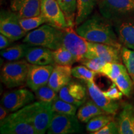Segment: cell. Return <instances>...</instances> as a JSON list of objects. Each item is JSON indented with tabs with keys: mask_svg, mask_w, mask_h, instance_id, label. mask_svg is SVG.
Instances as JSON below:
<instances>
[{
	"mask_svg": "<svg viewBox=\"0 0 134 134\" xmlns=\"http://www.w3.org/2000/svg\"><path fill=\"white\" fill-rule=\"evenodd\" d=\"M121 55L122 62L126 67L127 72L131 77L134 86V50L122 46Z\"/></svg>",
	"mask_w": 134,
	"mask_h": 134,
	"instance_id": "32",
	"label": "cell"
},
{
	"mask_svg": "<svg viewBox=\"0 0 134 134\" xmlns=\"http://www.w3.org/2000/svg\"><path fill=\"white\" fill-rule=\"evenodd\" d=\"M11 10L19 18L41 14V0H10Z\"/></svg>",
	"mask_w": 134,
	"mask_h": 134,
	"instance_id": "17",
	"label": "cell"
},
{
	"mask_svg": "<svg viewBox=\"0 0 134 134\" xmlns=\"http://www.w3.org/2000/svg\"><path fill=\"white\" fill-rule=\"evenodd\" d=\"M69 26H73L76 14V0H57Z\"/></svg>",
	"mask_w": 134,
	"mask_h": 134,
	"instance_id": "25",
	"label": "cell"
},
{
	"mask_svg": "<svg viewBox=\"0 0 134 134\" xmlns=\"http://www.w3.org/2000/svg\"><path fill=\"white\" fill-rule=\"evenodd\" d=\"M29 122L37 134H44L47 131L53 114L52 103L35 102L16 111Z\"/></svg>",
	"mask_w": 134,
	"mask_h": 134,
	"instance_id": "2",
	"label": "cell"
},
{
	"mask_svg": "<svg viewBox=\"0 0 134 134\" xmlns=\"http://www.w3.org/2000/svg\"><path fill=\"white\" fill-rule=\"evenodd\" d=\"M98 0H76L75 25L79 26L86 20L93 12Z\"/></svg>",
	"mask_w": 134,
	"mask_h": 134,
	"instance_id": "22",
	"label": "cell"
},
{
	"mask_svg": "<svg viewBox=\"0 0 134 134\" xmlns=\"http://www.w3.org/2000/svg\"><path fill=\"white\" fill-rule=\"evenodd\" d=\"M88 52L86 58L97 56L103 58L106 62L121 63V48L104 44V43H93L88 42Z\"/></svg>",
	"mask_w": 134,
	"mask_h": 134,
	"instance_id": "12",
	"label": "cell"
},
{
	"mask_svg": "<svg viewBox=\"0 0 134 134\" xmlns=\"http://www.w3.org/2000/svg\"><path fill=\"white\" fill-rule=\"evenodd\" d=\"M97 73L85 65H78L72 68V76L86 82H93Z\"/></svg>",
	"mask_w": 134,
	"mask_h": 134,
	"instance_id": "33",
	"label": "cell"
},
{
	"mask_svg": "<svg viewBox=\"0 0 134 134\" xmlns=\"http://www.w3.org/2000/svg\"><path fill=\"white\" fill-rule=\"evenodd\" d=\"M71 76L72 68L71 66L56 65L53 66L47 85L58 93L63 86L71 81Z\"/></svg>",
	"mask_w": 134,
	"mask_h": 134,
	"instance_id": "18",
	"label": "cell"
},
{
	"mask_svg": "<svg viewBox=\"0 0 134 134\" xmlns=\"http://www.w3.org/2000/svg\"><path fill=\"white\" fill-rule=\"evenodd\" d=\"M62 29L50 24H42L29 32L23 38L24 43L54 50L62 46Z\"/></svg>",
	"mask_w": 134,
	"mask_h": 134,
	"instance_id": "3",
	"label": "cell"
},
{
	"mask_svg": "<svg viewBox=\"0 0 134 134\" xmlns=\"http://www.w3.org/2000/svg\"><path fill=\"white\" fill-rule=\"evenodd\" d=\"M120 134H134V104L127 103L117 119Z\"/></svg>",
	"mask_w": 134,
	"mask_h": 134,
	"instance_id": "20",
	"label": "cell"
},
{
	"mask_svg": "<svg viewBox=\"0 0 134 134\" xmlns=\"http://www.w3.org/2000/svg\"><path fill=\"white\" fill-rule=\"evenodd\" d=\"M0 133L2 134H37L29 122L17 112L8 115L0 122Z\"/></svg>",
	"mask_w": 134,
	"mask_h": 134,
	"instance_id": "10",
	"label": "cell"
},
{
	"mask_svg": "<svg viewBox=\"0 0 134 134\" xmlns=\"http://www.w3.org/2000/svg\"><path fill=\"white\" fill-rule=\"evenodd\" d=\"M31 46H32L27 43L16 44L1 50L0 53L2 57L8 61H16L25 57Z\"/></svg>",
	"mask_w": 134,
	"mask_h": 134,
	"instance_id": "23",
	"label": "cell"
},
{
	"mask_svg": "<svg viewBox=\"0 0 134 134\" xmlns=\"http://www.w3.org/2000/svg\"><path fill=\"white\" fill-rule=\"evenodd\" d=\"M19 18L12 11L2 10L0 14V32L12 42L24 37L27 32L21 27Z\"/></svg>",
	"mask_w": 134,
	"mask_h": 134,
	"instance_id": "8",
	"label": "cell"
},
{
	"mask_svg": "<svg viewBox=\"0 0 134 134\" xmlns=\"http://www.w3.org/2000/svg\"><path fill=\"white\" fill-rule=\"evenodd\" d=\"M25 58L32 65H48L54 64L52 50L41 46H31Z\"/></svg>",
	"mask_w": 134,
	"mask_h": 134,
	"instance_id": "19",
	"label": "cell"
},
{
	"mask_svg": "<svg viewBox=\"0 0 134 134\" xmlns=\"http://www.w3.org/2000/svg\"><path fill=\"white\" fill-rule=\"evenodd\" d=\"M41 14L47 23L60 29L69 26L57 0H41Z\"/></svg>",
	"mask_w": 134,
	"mask_h": 134,
	"instance_id": "11",
	"label": "cell"
},
{
	"mask_svg": "<svg viewBox=\"0 0 134 134\" xmlns=\"http://www.w3.org/2000/svg\"><path fill=\"white\" fill-rule=\"evenodd\" d=\"M104 93L108 98L115 100L120 99L124 95V94L120 91L119 89L118 88V87L114 82L110 85L108 90L104 92Z\"/></svg>",
	"mask_w": 134,
	"mask_h": 134,
	"instance_id": "36",
	"label": "cell"
},
{
	"mask_svg": "<svg viewBox=\"0 0 134 134\" xmlns=\"http://www.w3.org/2000/svg\"><path fill=\"white\" fill-rule=\"evenodd\" d=\"M119 133V127L117 121L111 120L106 124L101 129L96 132L94 134H117Z\"/></svg>",
	"mask_w": 134,
	"mask_h": 134,
	"instance_id": "35",
	"label": "cell"
},
{
	"mask_svg": "<svg viewBox=\"0 0 134 134\" xmlns=\"http://www.w3.org/2000/svg\"><path fill=\"white\" fill-rule=\"evenodd\" d=\"M30 65L26 60L6 63L1 68V81L8 88L22 86L26 82Z\"/></svg>",
	"mask_w": 134,
	"mask_h": 134,
	"instance_id": "5",
	"label": "cell"
},
{
	"mask_svg": "<svg viewBox=\"0 0 134 134\" xmlns=\"http://www.w3.org/2000/svg\"><path fill=\"white\" fill-rule=\"evenodd\" d=\"M126 69L125 65L121 63L106 62L100 69L99 73L107 76L114 82L117 77Z\"/></svg>",
	"mask_w": 134,
	"mask_h": 134,
	"instance_id": "26",
	"label": "cell"
},
{
	"mask_svg": "<svg viewBox=\"0 0 134 134\" xmlns=\"http://www.w3.org/2000/svg\"><path fill=\"white\" fill-rule=\"evenodd\" d=\"M9 113H10L9 110L6 108H4L3 105H0V120L1 121H2L7 117Z\"/></svg>",
	"mask_w": 134,
	"mask_h": 134,
	"instance_id": "38",
	"label": "cell"
},
{
	"mask_svg": "<svg viewBox=\"0 0 134 134\" xmlns=\"http://www.w3.org/2000/svg\"><path fill=\"white\" fill-rule=\"evenodd\" d=\"M58 96L68 103L80 107L86 101V90L80 83L70 81L60 90Z\"/></svg>",
	"mask_w": 134,
	"mask_h": 134,
	"instance_id": "15",
	"label": "cell"
},
{
	"mask_svg": "<svg viewBox=\"0 0 134 134\" xmlns=\"http://www.w3.org/2000/svg\"><path fill=\"white\" fill-rule=\"evenodd\" d=\"M81 63L89 69L99 73L100 69L103 68L106 62L99 57L93 56L85 58L83 60H82Z\"/></svg>",
	"mask_w": 134,
	"mask_h": 134,
	"instance_id": "34",
	"label": "cell"
},
{
	"mask_svg": "<svg viewBox=\"0 0 134 134\" xmlns=\"http://www.w3.org/2000/svg\"><path fill=\"white\" fill-rule=\"evenodd\" d=\"M99 11L111 23L134 16V0H98Z\"/></svg>",
	"mask_w": 134,
	"mask_h": 134,
	"instance_id": "4",
	"label": "cell"
},
{
	"mask_svg": "<svg viewBox=\"0 0 134 134\" xmlns=\"http://www.w3.org/2000/svg\"><path fill=\"white\" fill-rule=\"evenodd\" d=\"M77 117V116H76ZM74 115L53 112L47 130L48 134H72L83 132L79 119Z\"/></svg>",
	"mask_w": 134,
	"mask_h": 134,
	"instance_id": "7",
	"label": "cell"
},
{
	"mask_svg": "<svg viewBox=\"0 0 134 134\" xmlns=\"http://www.w3.org/2000/svg\"><path fill=\"white\" fill-rule=\"evenodd\" d=\"M52 55L56 65L71 66L76 62L73 55L63 46L52 50Z\"/></svg>",
	"mask_w": 134,
	"mask_h": 134,
	"instance_id": "24",
	"label": "cell"
},
{
	"mask_svg": "<svg viewBox=\"0 0 134 134\" xmlns=\"http://www.w3.org/2000/svg\"><path fill=\"white\" fill-rule=\"evenodd\" d=\"M105 114L96 104L92 100L85 101L77 113V117L80 122L88 123L92 118L97 115Z\"/></svg>",
	"mask_w": 134,
	"mask_h": 134,
	"instance_id": "21",
	"label": "cell"
},
{
	"mask_svg": "<svg viewBox=\"0 0 134 134\" xmlns=\"http://www.w3.org/2000/svg\"><path fill=\"white\" fill-rule=\"evenodd\" d=\"M53 69L52 65L31 64L27 76L26 85L33 91H36L41 86L47 85Z\"/></svg>",
	"mask_w": 134,
	"mask_h": 134,
	"instance_id": "13",
	"label": "cell"
},
{
	"mask_svg": "<svg viewBox=\"0 0 134 134\" xmlns=\"http://www.w3.org/2000/svg\"><path fill=\"white\" fill-rule=\"evenodd\" d=\"M76 31L90 42L104 43L120 48L122 47L114 31L111 22L103 16L96 14L88 18L78 26Z\"/></svg>",
	"mask_w": 134,
	"mask_h": 134,
	"instance_id": "1",
	"label": "cell"
},
{
	"mask_svg": "<svg viewBox=\"0 0 134 134\" xmlns=\"http://www.w3.org/2000/svg\"><path fill=\"white\" fill-rule=\"evenodd\" d=\"M88 93L91 99L103 110L105 114L114 115L119 108L117 100L108 98L96 85L94 82H86Z\"/></svg>",
	"mask_w": 134,
	"mask_h": 134,
	"instance_id": "14",
	"label": "cell"
},
{
	"mask_svg": "<svg viewBox=\"0 0 134 134\" xmlns=\"http://www.w3.org/2000/svg\"><path fill=\"white\" fill-rule=\"evenodd\" d=\"M34 92L37 99L43 103H52L58 96L57 95L58 92L55 91L48 85L41 86Z\"/></svg>",
	"mask_w": 134,
	"mask_h": 134,
	"instance_id": "31",
	"label": "cell"
},
{
	"mask_svg": "<svg viewBox=\"0 0 134 134\" xmlns=\"http://www.w3.org/2000/svg\"><path fill=\"white\" fill-rule=\"evenodd\" d=\"M114 24L120 43L134 50V16L119 20Z\"/></svg>",
	"mask_w": 134,
	"mask_h": 134,
	"instance_id": "16",
	"label": "cell"
},
{
	"mask_svg": "<svg viewBox=\"0 0 134 134\" xmlns=\"http://www.w3.org/2000/svg\"><path fill=\"white\" fill-rule=\"evenodd\" d=\"M11 42L7 37L1 34L0 35V49L3 50L7 48L11 44Z\"/></svg>",
	"mask_w": 134,
	"mask_h": 134,
	"instance_id": "37",
	"label": "cell"
},
{
	"mask_svg": "<svg viewBox=\"0 0 134 134\" xmlns=\"http://www.w3.org/2000/svg\"><path fill=\"white\" fill-rule=\"evenodd\" d=\"M19 21L21 27L26 32H29L47 23L46 19L41 14L36 16L19 18Z\"/></svg>",
	"mask_w": 134,
	"mask_h": 134,
	"instance_id": "30",
	"label": "cell"
},
{
	"mask_svg": "<svg viewBox=\"0 0 134 134\" xmlns=\"http://www.w3.org/2000/svg\"><path fill=\"white\" fill-rule=\"evenodd\" d=\"M114 83H115V85L119 89L120 91L124 94V95L127 97L130 96L134 86L133 81L127 72V69L117 77Z\"/></svg>",
	"mask_w": 134,
	"mask_h": 134,
	"instance_id": "27",
	"label": "cell"
},
{
	"mask_svg": "<svg viewBox=\"0 0 134 134\" xmlns=\"http://www.w3.org/2000/svg\"><path fill=\"white\" fill-rule=\"evenodd\" d=\"M34 99L35 96L31 91L21 88L5 93L1 98V105L14 113L32 103Z\"/></svg>",
	"mask_w": 134,
	"mask_h": 134,
	"instance_id": "9",
	"label": "cell"
},
{
	"mask_svg": "<svg viewBox=\"0 0 134 134\" xmlns=\"http://www.w3.org/2000/svg\"><path fill=\"white\" fill-rule=\"evenodd\" d=\"M52 107L53 111L55 113L74 115L76 114L78 108L75 105L62 99L59 96L52 103Z\"/></svg>",
	"mask_w": 134,
	"mask_h": 134,
	"instance_id": "29",
	"label": "cell"
},
{
	"mask_svg": "<svg viewBox=\"0 0 134 134\" xmlns=\"http://www.w3.org/2000/svg\"><path fill=\"white\" fill-rule=\"evenodd\" d=\"M88 42L75 31L72 26L62 29V46L69 50L76 62H81L86 58L88 52Z\"/></svg>",
	"mask_w": 134,
	"mask_h": 134,
	"instance_id": "6",
	"label": "cell"
},
{
	"mask_svg": "<svg viewBox=\"0 0 134 134\" xmlns=\"http://www.w3.org/2000/svg\"><path fill=\"white\" fill-rule=\"evenodd\" d=\"M113 120V115L108 114H103L94 117L87 123V131L94 134V133L101 129L103 127Z\"/></svg>",
	"mask_w": 134,
	"mask_h": 134,
	"instance_id": "28",
	"label": "cell"
}]
</instances>
